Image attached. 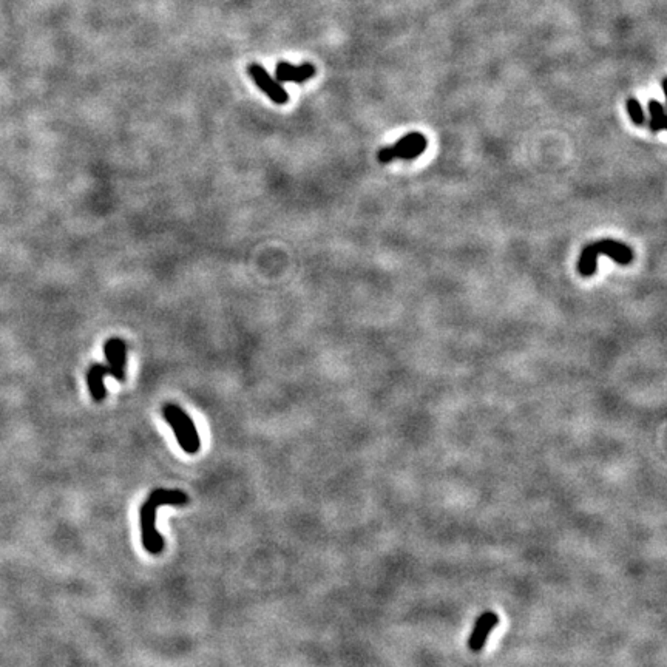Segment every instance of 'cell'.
Returning a JSON list of instances; mask_svg holds the SVG:
<instances>
[{
    "label": "cell",
    "mask_w": 667,
    "mask_h": 667,
    "mask_svg": "<svg viewBox=\"0 0 667 667\" xmlns=\"http://www.w3.org/2000/svg\"><path fill=\"white\" fill-rule=\"evenodd\" d=\"M189 496L180 490H153L141 507V537L142 546L150 555H159L164 550V537L156 530V512L161 505H184Z\"/></svg>",
    "instance_id": "6da1fadb"
},
{
    "label": "cell",
    "mask_w": 667,
    "mask_h": 667,
    "mask_svg": "<svg viewBox=\"0 0 667 667\" xmlns=\"http://www.w3.org/2000/svg\"><path fill=\"white\" fill-rule=\"evenodd\" d=\"M607 255L615 263L621 266H629L634 261V252L624 243H619L615 240H601L596 243H590L581 252L580 261H578V272L582 277L595 275L598 268V255Z\"/></svg>",
    "instance_id": "7a4b0ae2"
},
{
    "label": "cell",
    "mask_w": 667,
    "mask_h": 667,
    "mask_svg": "<svg viewBox=\"0 0 667 667\" xmlns=\"http://www.w3.org/2000/svg\"><path fill=\"white\" fill-rule=\"evenodd\" d=\"M162 414H164L166 422L173 430L175 438L182 450L187 454L198 453L201 448V439L192 417L181 406L173 404H166L162 408Z\"/></svg>",
    "instance_id": "3957f363"
},
{
    "label": "cell",
    "mask_w": 667,
    "mask_h": 667,
    "mask_svg": "<svg viewBox=\"0 0 667 667\" xmlns=\"http://www.w3.org/2000/svg\"><path fill=\"white\" fill-rule=\"evenodd\" d=\"M248 74L250 79L254 80V84L260 88V90L266 94V96L274 102L277 105H284L288 104L289 94L284 90V87H281V83L272 76V74L260 64H250L248 67Z\"/></svg>",
    "instance_id": "277c9868"
},
{
    "label": "cell",
    "mask_w": 667,
    "mask_h": 667,
    "mask_svg": "<svg viewBox=\"0 0 667 667\" xmlns=\"http://www.w3.org/2000/svg\"><path fill=\"white\" fill-rule=\"evenodd\" d=\"M104 354L107 358V366L110 370V376L119 382L125 380L127 367V345L119 337L108 338L104 345Z\"/></svg>",
    "instance_id": "5b68a950"
},
{
    "label": "cell",
    "mask_w": 667,
    "mask_h": 667,
    "mask_svg": "<svg viewBox=\"0 0 667 667\" xmlns=\"http://www.w3.org/2000/svg\"><path fill=\"white\" fill-rule=\"evenodd\" d=\"M317 74V68L314 64L304 62L302 65H292L289 62H278L275 67V79L278 83H292V84H304L308 83Z\"/></svg>",
    "instance_id": "8992f818"
},
{
    "label": "cell",
    "mask_w": 667,
    "mask_h": 667,
    "mask_svg": "<svg viewBox=\"0 0 667 667\" xmlns=\"http://www.w3.org/2000/svg\"><path fill=\"white\" fill-rule=\"evenodd\" d=\"M498 624H499V616L496 615L494 612H485V614H482L478 618V621H476L473 634L468 638V643H467L468 649L473 652H479L484 649L488 635L492 634V630Z\"/></svg>",
    "instance_id": "52a82bcc"
},
{
    "label": "cell",
    "mask_w": 667,
    "mask_h": 667,
    "mask_svg": "<svg viewBox=\"0 0 667 667\" xmlns=\"http://www.w3.org/2000/svg\"><path fill=\"white\" fill-rule=\"evenodd\" d=\"M110 376V370L107 365L94 363L87 371V386L90 391V396L94 401H102L107 396V390L104 385V379Z\"/></svg>",
    "instance_id": "ba28073f"
},
{
    "label": "cell",
    "mask_w": 667,
    "mask_h": 667,
    "mask_svg": "<svg viewBox=\"0 0 667 667\" xmlns=\"http://www.w3.org/2000/svg\"><path fill=\"white\" fill-rule=\"evenodd\" d=\"M422 139H425V136L419 133V132L408 133V135L404 136V138H400L394 146H388V147L380 148V150H379V161L382 162V164H388V162L396 159L400 153H404L408 147L414 146L416 142H419Z\"/></svg>",
    "instance_id": "9c48e42d"
},
{
    "label": "cell",
    "mask_w": 667,
    "mask_h": 667,
    "mask_svg": "<svg viewBox=\"0 0 667 667\" xmlns=\"http://www.w3.org/2000/svg\"><path fill=\"white\" fill-rule=\"evenodd\" d=\"M649 113H650V122L649 127L652 132H663L667 127V118L664 113V107L661 102H658L655 99L649 101Z\"/></svg>",
    "instance_id": "30bf717a"
},
{
    "label": "cell",
    "mask_w": 667,
    "mask_h": 667,
    "mask_svg": "<svg viewBox=\"0 0 667 667\" xmlns=\"http://www.w3.org/2000/svg\"><path fill=\"white\" fill-rule=\"evenodd\" d=\"M625 107H627V113L630 119L634 121L635 125H644L646 124V116L643 112V107L639 104V101L636 98H629L625 102Z\"/></svg>",
    "instance_id": "8fae6325"
},
{
    "label": "cell",
    "mask_w": 667,
    "mask_h": 667,
    "mask_svg": "<svg viewBox=\"0 0 667 667\" xmlns=\"http://www.w3.org/2000/svg\"><path fill=\"white\" fill-rule=\"evenodd\" d=\"M426 147H428V141H426V138H425V139H422V141L416 142V144H414V146L408 147L404 153H400V155L397 156V158L405 159V161L416 159L417 156H420L422 153H424V152L426 150Z\"/></svg>",
    "instance_id": "7c38bea8"
}]
</instances>
